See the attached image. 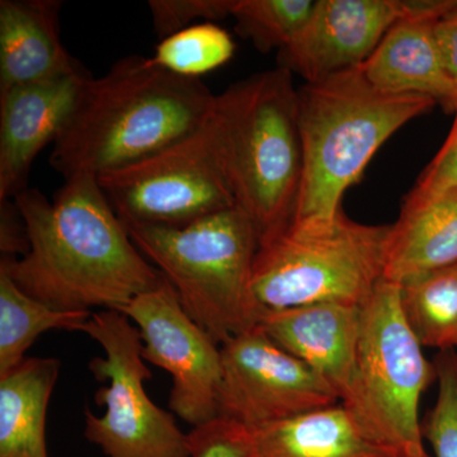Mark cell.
Listing matches in <instances>:
<instances>
[{
	"instance_id": "cb8c5ba5",
	"label": "cell",
	"mask_w": 457,
	"mask_h": 457,
	"mask_svg": "<svg viewBox=\"0 0 457 457\" xmlns=\"http://www.w3.org/2000/svg\"><path fill=\"white\" fill-rule=\"evenodd\" d=\"M438 396L423 420V436L433 457H457V372L453 354L442 352L436 360Z\"/></svg>"
},
{
	"instance_id": "7402d4cb",
	"label": "cell",
	"mask_w": 457,
	"mask_h": 457,
	"mask_svg": "<svg viewBox=\"0 0 457 457\" xmlns=\"http://www.w3.org/2000/svg\"><path fill=\"white\" fill-rule=\"evenodd\" d=\"M236 53L230 33L212 22L196 23L162 38L155 46L153 64L185 78L201 79L227 64Z\"/></svg>"
},
{
	"instance_id": "ac0fdd59",
	"label": "cell",
	"mask_w": 457,
	"mask_h": 457,
	"mask_svg": "<svg viewBox=\"0 0 457 457\" xmlns=\"http://www.w3.org/2000/svg\"><path fill=\"white\" fill-rule=\"evenodd\" d=\"M60 361L27 357L0 376V457H49L47 407Z\"/></svg>"
},
{
	"instance_id": "f546056e",
	"label": "cell",
	"mask_w": 457,
	"mask_h": 457,
	"mask_svg": "<svg viewBox=\"0 0 457 457\" xmlns=\"http://www.w3.org/2000/svg\"><path fill=\"white\" fill-rule=\"evenodd\" d=\"M453 362H455V368H456V372H457V352L456 353H453Z\"/></svg>"
},
{
	"instance_id": "2e32d148",
	"label": "cell",
	"mask_w": 457,
	"mask_h": 457,
	"mask_svg": "<svg viewBox=\"0 0 457 457\" xmlns=\"http://www.w3.org/2000/svg\"><path fill=\"white\" fill-rule=\"evenodd\" d=\"M59 0L0 2V92L80 71L60 38Z\"/></svg>"
},
{
	"instance_id": "603a6c76",
	"label": "cell",
	"mask_w": 457,
	"mask_h": 457,
	"mask_svg": "<svg viewBox=\"0 0 457 457\" xmlns=\"http://www.w3.org/2000/svg\"><path fill=\"white\" fill-rule=\"evenodd\" d=\"M315 0H234L230 17L242 37L262 53L282 50L308 22Z\"/></svg>"
},
{
	"instance_id": "8992f818",
	"label": "cell",
	"mask_w": 457,
	"mask_h": 457,
	"mask_svg": "<svg viewBox=\"0 0 457 457\" xmlns=\"http://www.w3.org/2000/svg\"><path fill=\"white\" fill-rule=\"evenodd\" d=\"M390 225H368L339 212L329 221L297 222L260 243L252 290L264 312L312 303L363 306L384 279Z\"/></svg>"
},
{
	"instance_id": "3957f363",
	"label": "cell",
	"mask_w": 457,
	"mask_h": 457,
	"mask_svg": "<svg viewBox=\"0 0 457 457\" xmlns=\"http://www.w3.org/2000/svg\"><path fill=\"white\" fill-rule=\"evenodd\" d=\"M422 96L376 88L360 68L297 88L303 177L290 224L329 221L387 139L436 106Z\"/></svg>"
},
{
	"instance_id": "5bb4252c",
	"label": "cell",
	"mask_w": 457,
	"mask_h": 457,
	"mask_svg": "<svg viewBox=\"0 0 457 457\" xmlns=\"http://www.w3.org/2000/svg\"><path fill=\"white\" fill-rule=\"evenodd\" d=\"M455 3L420 0L416 13L398 21L360 66L366 79L383 92L422 96L455 112L457 84L447 71L436 36V23Z\"/></svg>"
},
{
	"instance_id": "ffe728a7",
	"label": "cell",
	"mask_w": 457,
	"mask_h": 457,
	"mask_svg": "<svg viewBox=\"0 0 457 457\" xmlns=\"http://www.w3.org/2000/svg\"><path fill=\"white\" fill-rule=\"evenodd\" d=\"M92 314L50 308L21 290L0 267V376L27 359L26 352L42 333L55 329L83 332Z\"/></svg>"
},
{
	"instance_id": "d4e9b609",
	"label": "cell",
	"mask_w": 457,
	"mask_h": 457,
	"mask_svg": "<svg viewBox=\"0 0 457 457\" xmlns=\"http://www.w3.org/2000/svg\"><path fill=\"white\" fill-rule=\"evenodd\" d=\"M191 457H262L248 427L216 417L188 433Z\"/></svg>"
},
{
	"instance_id": "ba28073f",
	"label": "cell",
	"mask_w": 457,
	"mask_h": 457,
	"mask_svg": "<svg viewBox=\"0 0 457 457\" xmlns=\"http://www.w3.org/2000/svg\"><path fill=\"white\" fill-rule=\"evenodd\" d=\"M83 333L104 348L90 371L106 386L96 392L104 416L86 407L84 436L107 457H191L188 433L147 395L144 381L152 378L143 357L139 329L117 311L93 312Z\"/></svg>"
},
{
	"instance_id": "f1b7e54d",
	"label": "cell",
	"mask_w": 457,
	"mask_h": 457,
	"mask_svg": "<svg viewBox=\"0 0 457 457\" xmlns=\"http://www.w3.org/2000/svg\"><path fill=\"white\" fill-rule=\"evenodd\" d=\"M436 36L447 71L457 84V0L436 23Z\"/></svg>"
},
{
	"instance_id": "52a82bcc",
	"label": "cell",
	"mask_w": 457,
	"mask_h": 457,
	"mask_svg": "<svg viewBox=\"0 0 457 457\" xmlns=\"http://www.w3.org/2000/svg\"><path fill=\"white\" fill-rule=\"evenodd\" d=\"M423 348L403 312L400 285L383 279L362 306L356 370L341 403L387 457H433L420 403L437 369Z\"/></svg>"
},
{
	"instance_id": "e0dca14e",
	"label": "cell",
	"mask_w": 457,
	"mask_h": 457,
	"mask_svg": "<svg viewBox=\"0 0 457 457\" xmlns=\"http://www.w3.org/2000/svg\"><path fill=\"white\" fill-rule=\"evenodd\" d=\"M457 263V187L422 201L404 200L390 225L384 279H409Z\"/></svg>"
},
{
	"instance_id": "9a60e30c",
	"label": "cell",
	"mask_w": 457,
	"mask_h": 457,
	"mask_svg": "<svg viewBox=\"0 0 457 457\" xmlns=\"http://www.w3.org/2000/svg\"><path fill=\"white\" fill-rule=\"evenodd\" d=\"M260 327L326 380L342 402L356 370L362 306L324 303L267 311Z\"/></svg>"
},
{
	"instance_id": "30bf717a",
	"label": "cell",
	"mask_w": 457,
	"mask_h": 457,
	"mask_svg": "<svg viewBox=\"0 0 457 457\" xmlns=\"http://www.w3.org/2000/svg\"><path fill=\"white\" fill-rule=\"evenodd\" d=\"M220 351L218 417L257 429L341 403L326 380L260 326L231 337Z\"/></svg>"
},
{
	"instance_id": "6da1fadb",
	"label": "cell",
	"mask_w": 457,
	"mask_h": 457,
	"mask_svg": "<svg viewBox=\"0 0 457 457\" xmlns=\"http://www.w3.org/2000/svg\"><path fill=\"white\" fill-rule=\"evenodd\" d=\"M29 251L3 267L21 290L62 312H121L165 279L132 242L97 177L65 179L53 201L38 189L14 197Z\"/></svg>"
},
{
	"instance_id": "4fadbf2b",
	"label": "cell",
	"mask_w": 457,
	"mask_h": 457,
	"mask_svg": "<svg viewBox=\"0 0 457 457\" xmlns=\"http://www.w3.org/2000/svg\"><path fill=\"white\" fill-rule=\"evenodd\" d=\"M89 77L82 68L0 92V203L27 188L36 156L55 143Z\"/></svg>"
},
{
	"instance_id": "83f0119b",
	"label": "cell",
	"mask_w": 457,
	"mask_h": 457,
	"mask_svg": "<svg viewBox=\"0 0 457 457\" xmlns=\"http://www.w3.org/2000/svg\"><path fill=\"white\" fill-rule=\"evenodd\" d=\"M0 251L2 258L14 260L29 251V237L22 213L11 200L0 203Z\"/></svg>"
},
{
	"instance_id": "4316f807",
	"label": "cell",
	"mask_w": 457,
	"mask_h": 457,
	"mask_svg": "<svg viewBox=\"0 0 457 457\" xmlns=\"http://www.w3.org/2000/svg\"><path fill=\"white\" fill-rule=\"evenodd\" d=\"M453 113L455 120L444 145L422 171L405 200H427L457 187V107Z\"/></svg>"
},
{
	"instance_id": "277c9868",
	"label": "cell",
	"mask_w": 457,
	"mask_h": 457,
	"mask_svg": "<svg viewBox=\"0 0 457 457\" xmlns=\"http://www.w3.org/2000/svg\"><path fill=\"white\" fill-rule=\"evenodd\" d=\"M216 139L222 167L260 243L290 225L303 177L297 88L284 68L253 75L216 96Z\"/></svg>"
},
{
	"instance_id": "9c48e42d",
	"label": "cell",
	"mask_w": 457,
	"mask_h": 457,
	"mask_svg": "<svg viewBox=\"0 0 457 457\" xmlns=\"http://www.w3.org/2000/svg\"><path fill=\"white\" fill-rule=\"evenodd\" d=\"M212 114L185 139L97 177L121 220L179 228L237 206L222 167Z\"/></svg>"
},
{
	"instance_id": "d6986e66",
	"label": "cell",
	"mask_w": 457,
	"mask_h": 457,
	"mask_svg": "<svg viewBox=\"0 0 457 457\" xmlns=\"http://www.w3.org/2000/svg\"><path fill=\"white\" fill-rule=\"evenodd\" d=\"M252 432L262 457H387L342 403Z\"/></svg>"
},
{
	"instance_id": "7a4b0ae2",
	"label": "cell",
	"mask_w": 457,
	"mask_h": 457,
	"mask_svg": "<svg viewBox=\"0 0 457 457\" xmlns=\"http://www.w3.org/2000/svg\"><path fill=\"white\" fill-rule=\"evenodd\" d=\"M215 104L203 80L164 71L150 57H125L84 84L53 144L51 167L64 179L129 167L196 131Z\"/></svg>"
},
{
	"instance_id": "484cf974",
	"label": "cell",
	"mask_w": 457,
	"mask_h": 457,
	"mask_svg": "<svg viewBox=\"0 0 457 457\" xmlns=\"http://www.w3.org/2000/svg\"><path fill=\"white\" fill-rule=\"evenodd\" d=\"M234 0H150L147 3L152 12L153 23L159 37L165 38L196 25V21L204 22L224 20L230 16Z\"/></svg>"
},
{
	"instance_id": "44dd1931",
	"label": "cell",
	"mask_w": 457,
	"mask_h": 457,
	"mask_svg": "<svg viewBox=\"0 0 457 457\" xmlns=\"http://www.w3.org/2000/svg\"><path fill=\"white\" fill-rule=\"evenodd\" d=\"M400 303L423 347L457 351V263L400 285Z\"/></svg>"
},
{
	"instance_id": "7c38bea8",
	"label": "cell",
	"mask_w": 457,
	"mask_h": 457,
	"mask_svg": "<svg viewBox=\"0 0 457 457\" xmlns=\"http://www.w3.org/2000/svg\"><path fill=\"white\" fill-rule=\"evenodd\" d=\"M420 0H315L302 32L278 51V66L305 83L360 68Z\"/></svg>"
},
{
	"instance_id": "8fae6325",
	"label": "cell",
	"mask_w": 457,
	"mask_h": 457,
	"mask_svg": "<svg viewBox=\"0 0 457 457\" xmlns=\"http://www.w3.org/2000/svg\"><path fill=\"white\" fill-rule=\"evenodd\" d=\"M139 329L146 362L173 378L170 408L192 427L218 417L221 351L183 308L167 278L121 311Z\"/></svg>"
},
{
	"instance_id": "5b68a950",
	"label": "cell",
	"mask_w": 457,
	"mask_h": 457,
	"mask_svg": "<svg viewBox=\"0 0 457 457\" xmlns=\"http://www.w3.org/2000/svg\"><path fill=\"white\" fill-rule=\"evenodd\" d=\"M121 221L189 317L219 345L260 326L264 311L252 290L260 234L239 206L179 228Z\"/></svg>"
}]
</instances>
